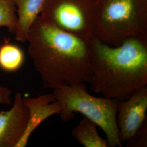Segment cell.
Segmentation results:
<instances>
[{"label": "cell", "instance_id": "cell-14", "mask_svg": "<svg viewBox=\"0 0 147 147\" xmlns=\"http://www.w3.org/2000/svg\"><path fill=\"white\" fill-rule=\"evenodd\" d=\"M11 94V89L0 84V105H10Z\"/></svg>", "mask_w": 147, "mask_h": 147}, {"label": "cell", "instance_id": "cell-12", "mask_svg": "<svg viewBox=\"0 0 147 147\" xmlns=\"http://www.w3.org/2000/svg\"><path fill=\"white\" fill-rule=\"evenodd\" d=\"M17 15L13 0H0V27H6L15 34L17 28Z\"/></svg>", "mask_w": 147, "mask_h": 147}, {"label": "cell", "instance_id": "cell-9", "mask_svg": "<svg viewBox=\"0 0 147 147\" xmlns=\"http://www.w3.org/2000/svg\"><path fill=\"white\" fill-rule=\"evenodd\" d=\"M17 15L16 41L25 42L33 22L40 15L46 0H13Z\"/></svg>", "mask_w": 147, "mask_h": 147}, {"label": "cell", "instance_id": "cell-10", "mask_svg": "<svg viewBox=\"0 0 147 147\" xmlns=\"http://www.w3.org/2000/svg\"><path fill=\"white\" fill-rule=\"evenodd\" d=\"M71 135L84 147H109L106 139L98 133L97 125L85 117L74 127Z\"/></svg>", "mask_w": 147, "mask_h": 147}, {"label": "cell", "instance_id": "cell-2", "mask_svg": "<svg viewBox=\"0 0 147 147\" xmlns=\"http://www.w3.org/2000/svg\"><path fill=\"white\" fill-rule=\"evenodd\" d=\"M91 50V90L123 101L147 86V37L130 38L117 46L93 37Z\"/></svg>", "mask_w": 147, "mask_h": 147}, {"label": "cell", "instance_id": "cell-3", "mask_svg": "<svg viewBox=\"0 0 147 147\" xmlns=\"http://www.w3.org/2000/svg\"><path fill=\"white\" fill-rule=\"evenodd\" d=\"M53 94L61 105L62 121H70L79 113L102 129L109 147H123L117 123L119 101L90 94L85 84L61 86L53 89Z\"/></svg>", "mask_w": 147, "mask_h": 147}, {"label": "cell", "instance_id": "cell-7", "mask_svg": "<svg viewBox=\"0 0 147 147\" xmlns=\"http://www.w3.org/2000/svg\"><path fill=\"white\" fill-rule=\"evenodd\" d=\"M28 119V111L20 92L9 110L0 111V147H16L22 136Z\"/></svg>", "mask_w": 147, "mask_h": 147}, {"label": "cell", "instance_id": "cell-8", "mask_svg": "<svg viewBox=\"0 0 147 147\" xmlns=\"http://www.w3.org/2000/svg\"><path fill=\"white\" fill-rule=\"evenodd\" d=\"M28 111V119L25 131L16 147H25L30 137L38 126L47 118L59 115L62 107L53 93L41 95L34 98H23Z\"/></svg>", "mask_w": 147, "mask_h": 147}, {"label": "cell", "instance_id": "cell-1", "mask_svg": "<svg viewBox=\"0 0 147 147\" xmlns=\"http://www.w3.org/2000/svg\"><path fill=\"white\" fill-rule=\"evenodd\" d=\"M26 42L45 88L89 83L90 39L64 31L39 16L30 27Z\"/></svg>", "mask_w": 147, "mask_h": 147}, {"label": "cell", "instance_id": "cell-6", "mask_svg": "<svg viewBox=\"0 0 147 147\" xmlns=\"http://www.w3.org/2000/svg\"><path fill=\"white\" fill-rule=\"evenodd\" d=\"M147 86L118 101L117 123L121 142H127L140 129L147 121Z\"/></svg>", "mask_w": 147, "mask_h": 147}, {"label": "cell", "instance_id": "cell-13", "mask_svg": "<svg viewBox=\"0 0 147 147\" xmlns=\"http://www.w3.org/2000/svg\"><path fill=\"white\" fill-rule=\"evenodd\" d=\"M146 121L136 134L127 141L128 147H144L147 146V126Z\"/></svg>", "mask_w": 147, "mask_h": 147}, {"label": "cell", "instance_id": "cell-5", "mask_svg": "<svg viewBox=\"0 0 147 147\" xmlns=\"http://www.w3.org/2000/svg\"><path fill=\"white\" fill-rule=\"evenodd\" d=\"M99 0H46L40 16L86 40L94 37Z\"/></svg>", "mask_w": 147, "mask_h": 147}, {"label": "cell", "instance_id": "cell-4", "mask_svg": "<svg viewBox=\"0 0 147 147\" xmlns=\"http://www.w3.org/2000/svg\"><path fill=\"white\" fill-rule=\"evenodd\" d=\"M94 37L112 46L147 37V0H99Z\"/></svg>", "mask_w": 147, "mask_h": 147}, {"label": "cell", "instance_id": "cell-11", "mask_svg": "<svg viewBox=\"0 0 147 147\" xmlns=\"http://www.w3.org/2000/svg\"><path fill=\"white\" fill-rule=\"evenodd\" d=\"M24 61V53L19 46L5 42L0 47V68L3 70L16 71L22 66Z\"/></svg>", "mask_w": 147, "mask_h": 147}]
</instances>
